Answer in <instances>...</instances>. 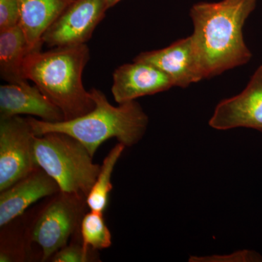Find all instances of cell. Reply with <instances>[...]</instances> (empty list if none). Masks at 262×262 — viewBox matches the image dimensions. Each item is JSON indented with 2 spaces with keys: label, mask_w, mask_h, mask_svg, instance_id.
Segmentation results:
<instances>
[{
  "label": "cell",
  "mask_w": 262,
  "mask_h": 262,
  "mask_svg": "<svg viewBox=\"0 0 262 262\" xmlns=\"http://www.w3.org/2000/svg\"><path fill=\"white\" fill-rule=\"evenodd\" d=\"M257 0L199 3L190 9L192 34L205 79L248 63L252 53L244 37V24Z\"/></svg>",
  "instance_id": "1"
},
{
  "label": "cell",
  "mask_w": 262,
  "mask_h": 262,
  "mask_svg": "<svg viewBox=\"0 0 262 262\" xmlns=\"http://www.w3.org/2000/svg\"><path fill=\"white\" fill-rule=\"evenodd\" d=\"M90 57L87 44L30 52L24 60V76L61 110L64 120H73L96 106L82 82Z\"/></svg>",
  "instance_id": "2"
},
{
  "label": "cell",
  "mask_w": 262,
  "mask_h": 262,
  "mask_svg": "<svg viewBox=\"0 0 262 262\" xmlns=\"http://www.w3.org/2000/svg\"><path fill=\"white\" fill-rule=\"evenodd\" d=\"M96 106L92 111L77 118L50 122L28 117L35 136L58 132L68 134L80 141L94 157L98 147L112 138L126 147L137 144L144 137L149 117L136 101L113 106L102 91H90Z\"/></svg>",
  "instance_id": "3"
},
{
  "label": "cell",
  "mask_w": 262,
  "mask_h": 262,
  "mask_svg": "<svg viewBox=\"0 0 262 262\" xmlns=\"http://www.w3.org/2000/svg\"><path fill=\"white\" fill-rule=\"evenodd\" d=\"M34 155L36 165L56 181L60 192L82 199L89 195L101 170L87 148L63 133L36 136Z\"/></svg>",
  "instance_id": "4"
},
{
  "label": "cell",
  "mask_w": 262,
  "mask_h": 262,
  "mask_svg": "<svg viewBox=\"0 0 262 262\" xmlns=\"http://www.w3.org/2000/svg\"><path fill=\"white\" fill-rule=\"evenodd\" d=\"M35 136L27 118L0 119V192L37 168L34 155Z\"/></svg>",
  "instance_id": "5"
},
{
  "label": "cell",
  "mask_w": 262,
  "mask_h": 262,
  "mask_svg": "<svg viewBox=\"0 0 262 262\" xmlns=\"http://www.w3.org/2000/svg\"><path fill=\"white\" fill-rule=\"evenodd\" d=\"M83 200L61 192L39 215L32 239L41 248L43 261L67 246L78 225Z\"/></svg>",
  "instance_id": "6"
},
{
  "label": "cell",
  "mask_w": 262,
  "mask_h": 262,
  "mask_svg": "<svg viewBox=\"0 0 262 262\" xmlns=\"http://www.w3.org/2000/svg\"><path fill=\"white\" fill-rule=\"evenodd\" d=\"M107 10L105 0H74L45 33L43 44L52 48L86 44Z\"/></svg>",
  "instance_id": "7"
},
{
  "label": "cell",
  "mask_w": 262,
  "mask_h": 262,
  "mask_svg": "<svg viewBox=\"0 0 262 262\" xmlns=\"http://www.w3.org/2000/svg\"><path fill=\"white\" fill-rule=\"evenodd\" d=\"M208 124L219 130L247 127L262 133V65L241 94L219 103Z\"/></svg>",
  "instance_id": "8"
},
{
  "label": "cell",
  "mask_w": 262,
  "mask_h": 262,
  "mask_svg": "<svg viewBox=\"0 0 262 262\" xmlns=\"http://www.w3.org/2000/svg\"><path fill=\"white\" fill-rule=\"evenodd\" d=\"M134 61L158 67L170 77L175 87L185 89L205 79L192 36L176 41L168 47L141 53Z\"/></svg>",
  "instance_id": "9"
},
{
  "label": "cell",
  "mask_w": 262,
  "mask_h": 262,
  "mask_svg": "<svg viewBox=\"0 0 262 262\" xmlns=\"http://www.w3.org/2000/svg\"><path fill=\"white\" fill-rule=\"evenodd\" d=\"M174 86L168 75L151 63L135 61L117 67L112 94L118 104L168 91Z\"/></svg>",
  "instance_id": "10"
},
{
  "label": "cell",
  "mask_w": 262,
  "mask_h": 262,
  "mask_svg": "<svg viewBox=\"0 0 262 262\" xmlns=\"http://www.w3.org/2000/svg\"><path fill=\"white\" fill-rule=\"evenodd\" d=\"M59 192L56 181L37 167L25 178L1 192L0 227H4L23 214L35 202Z\"/></svg>",
  "instance_id": "11"
},
{
  "label": "cell",
  "mask_w": 262,
  "mask_h": 262,
  "mask_svg": "<svg viewBox=\"0 0 262 262\" xmlns=\"http://www.w3.org/2000/svg\"><path fill=\"white\" fill-rule=\"evenodd\" d=\"M20 115L36 116L46 122L64 120L61 110L35 84L32 86L27 82L0 86V119Z\"/></svg>",
  "instance_id": "12"
},
{
  "label": "cell",
  "mask_w": 262,
  "mask_h": 262,
  "mask_svg": "<svg viewBox=\"0 0 262 262\" xmlns=\"http://www.w3.org/2000/svg\"><path fill=\"white\" fill-rule=\"evenodd\" d=\"M74 0H18L20 22L31 52L40 51L42 37Z\"/></svg>",
  "instance_id": "13"
},
{
  "label": "cell",
  "mask_w": 262,
  "mask_h": 262,
  "mask_svg": "<svg viewBox=\"0 0 262 262\" xmlns=\"http://www.w3.org/2000/svg\"><path fill=\"white\" fill-rule=\"evenodd\" d=\"M25 34L18 25L0 32V77L9 84L29 82L23 73L24 60L30 53Z\"/></svg>",
  "instance_id": "14"
},
{
  "label": "cell",
  "mask_w": 262,
  "mask_h": 262,
  "mask_svg": "<svg viewBox=\"0 0 262 262\" xmlns=\"http://www.w3.org/2000/svg\"><path fill=\"white\" fill-rule=\"evenodd\" d=\"M124 144L119 142L103 160L96 182L86 198L88 206L91 211L103 212L108 206V196L113 190L111 178L114 168L125 150Z\"/></svg>",
  "instance_id": "15"
},
{
  "label": "cell",
  "mask_w": 262,
  "mask_h": 262,
  "mask_svg": "<svg viewBox=\"0 0 262 262\" xmlns=\"http://www.w3.org/2000/svg\"><path fill=\"white\" fill-rule=\"evenodd\" d=\"M82 247L89 251L90 248L102 250L112 245V235L104 222L102 212L91 211L81 222Z\"/></svg>",
  "instance_id": "16"
},
{
  "label": "cell",
  "mask_w": 262,
  "mask_h": 262,
  "mask_svg": "<svg viewBox=\"0 0 262 262\" xmlns=\"http://www.w3.org/2000/svg\"><path fill=\"white\" fill-rule=\"evenodd\" d=\"M191 262H257L262 261L259 253L251 250H241L227 255H211L207 256H190Z\"/></svg>",
  "instance_id": "17"
},
{
  "label": "cell",
  "mask_w": 262,
  "mask_h": 262,
  "mask_svg": "<svg viewBox=\"0 0 262 262\" xmlns=\"http://www.w3.org/2000/svg\"><path fill=\"white\" fill-rule=\"evenodd\" d=\"M19 22L18 0H0V32L16 27Z\"/></svg>",
  "instance_id": "18"
},
{
  "label": "cell",
  "mask_w": 262,
  "mask_h": 262,
  "mask_svg": "<svg viewBox=\"0 0 262 262\" xmlns=\"http://www.w3.org/2000/svg\"><path fill=\"white\" fill-rule=\"evenodd\" d=\"M89 251L77 245L62 248L52 256L54 262H86L89 261Z\"/></svg>",
  "instance_id": "19"
},
{
  "label": "cell",
  "mask_w": 262,
  "mask_h": 262,
  "mask_svg": "<svg viewBox=\"0 0 262 262\" xmlns=\"http://www.w3.org/2000/svg\"><path fill=\"white\" fill-rule=\"evenodd\" d=\"M120 1H122V0H105L108 10L110 9V8H113V7L117 5V3H120Z\"/></svg>",
  "instance_id": "20"
}]
</instances>
